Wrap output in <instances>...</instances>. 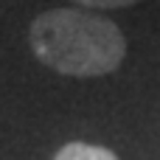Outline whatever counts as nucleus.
Masks as SVG:
<instances>
[{
  "instance_id": "nucleus-1",
  "label": "nucleus",
  "mask_w": 160,
  "mask_h": 160,
  "mask_svg": "<svg viewBox=\"0 0 160 160\" xmlns=\"http://www.w3.org/2000/svg\"><path fill=\"white\" fill-rule=\"evenodd\" d=\"M31 51L37 59L65 76H104L127 56L121 28L98 14L79 8H51L31 22Z\"/></svg>"
},
{
  "instance_id": "nucleus-2",
  "label": "nucleus",
  "mask_w": 160,
  "mask_h": 160,
  "mask_svg": "<svg viewBox=\"0 0 160 160\" xmlns=\"http://www.w3.org/2000/svg\"><path fill=\"white\" fill-rule=\"evenodd\" d=\"M53 160H118L115 152L104 149V146H93V143H68L56 152Z\"/></svg>"
},
{
  "instance_id": "nucleus-3",
  "label": "nucleus",
  "mask_w": 160,
  "mask_h": 160,
  "mask_svg": "<svg viewBox=\"0 0 160 160\" xmlns=\"http://www.w3.org/2000/svg\"><path fill=\"white\" fill-rule=\"evenodd\" d=\"M82 6H90V8H124V6H132L138 0H76Z\"/></svg>"
}]
</instances>
